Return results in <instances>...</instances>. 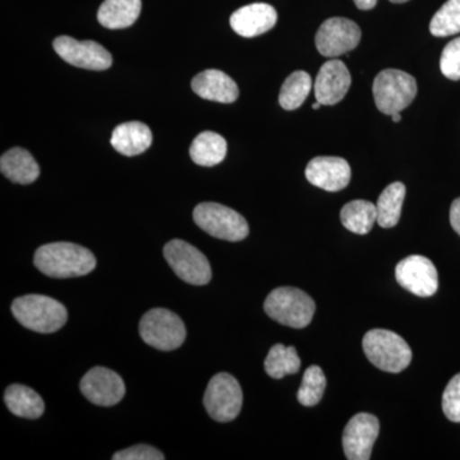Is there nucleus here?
Masks as SVG:
<instances>
[{
	"instance_id": "5701e85b",
	"label": "nucleus",
	"mask_w": 460,
	"mask_h": 460,
	"mask_svg": "<svg viewBox=\"0 0 460 460\" xmlns=\"http://www.w3.org/2000/svg\"><path fill=\"white\" fill-rule=\"evenodd\" d=\"M226 138L215 132H202L193 140L190 147V159L199 166L220 164L226 156Z\"/></svg>"
},
{
	"instance_id": "393cba45",
	"label": "nucleus",
	"mask_w": 460,
	"mask_h": 460,
	"mask_svg": "<svg viewBox=\"0 0 460 460\" xmlns=\"http://www.w3.org/2000/svg\"><path fill=\"white\" fill-rule=\"evenodd\" d=\"M405 193L407 190L402 181H394L383 190L376 204L377 224L381 228H394L399 223Z\"/></svg>"
},
{
	"instance_id": "39448f33",
	"label": "nucleus",
	"mask_w": 460,
	"mask_h": 460,
	"mask_svg": "<svg viewBox=\"0 0 460 460\" xmlns=\"http://www.w3.org/2000/svg\"><path fill=\"white\" fill-rule=\"evenodd\" d=\"M417 95V83L407 72L385 69L374 81L375 104L381 113L393 115L410 107Z\"/></svg>"
},
{
	"instance_id": "c9c22d12",
	"label": "nucleus",
	"mask_w": 460,
	"mask_h": 460,
	"mask_svg": "<svg viewBox=\"0 0 460 460\" xmlns=\"http://www.w3.org/2000/svg\"><path fill=\"white\" fill-rule=\"evenodd\" d=\"M321 105L323 104H321V102H317L316 100V102H314V104L313 105V109H314V111H317V109H320Z\"/></svg>"
},
{
	"instance_id": "72a5a7b5",
	"label": "nucleus",
	"mask_w": 460,
	"mask_h": 460,
	"mask_svg": "<svg viewBox=\"0 0 460 460\" xmlns=\"http://www.w3.org/2000/svg\"><path fill=\"white\" fill-rule=\"evenodd\" d=\"M354 3L362 11H370V9L375 8V5L377 4V0H354Z\"/></svg>"
},
{
	"instance_id": "b1692460",
	"label": "nucleus",
	"mask_w": 460,
	"mask_h": 460,
	"mask_svg": "<svg viewBox=\"0 0 460 460\" xmlns=\"http://www.w3.org/2000/svg\"><path fill=\"white\" fill-rule=\"evenodd\" d=\"M341 220L344 228L356 234H367L377 223L376 205L366 199H354L343 206Z\"/></svg>"
},
{
	"instance_id": "20e7f679",
	"label": "nucleus",
	"mask_w": 460,
	"mask_h": 460,
	"mask_svg": "<svg viewBox=\"0 0 460 460\" xmlns=\"http://www.w3.org/2000/svg\"><path fill=\"white\" fill-rule=\"evenodd\" d=\"M263 308L269 317L281 325L304 329L313 321L316 305L304 290L281 287L272 290Z\"/></svg>"
},
{
	"instance_id": "bb28decb",
	"label": "nucleus",
	"mask_w": 460,
	"mask_h": 460,
	"mask_svg": "<svg viewBox=\"0 0 460 460\" xmlns=\"http://www.w3.org/2000/svg\"><path fill=\"white\" fill-rule=\"evenodd\" d=\"M313 89V78L304 71L293 72L281 86L279 102L286 111H296L304 104Z\"/></svg>"
},
{
	"instance_id": "aec40b11",
	"label": "nucleus",
	"mask_w": 460,
	"mask_h": 460,
	"mask_svg": "<svg viewBox=\"0 0 460 460\" xmlns=\"http://www.w3.org/2000/svg\"><path fill=\"white\" fill-rule=\"evenodd\" d=\"M0 171L9 181L17 184H31L40 175V168L25 148L14 147L0 159Z\"/></svg>"
},
{
	"instance_id": "cd10ccee",
	"label": "nucleus",
	"mask_w": 460,
	"mask_h": 460,
	"mask_svg": "<svg viewBox=\"0 0 460 460\" xmlns=\"http://www.w3.org/2000/svg\"><path fill=\"white\" fill-rule=\"evenodd\" d=\"M429 31L438 38H447L460 32V0H447L436 12L429 23Z\"/></svg>"
},
{
	"instance_id": "c756f323",
	"label": "nucleus",
	"mask_w": 460,
	"mask_h": 460,
	"mask_svg": "<svg viewBox=\"0 0 460 460\" xmlns=\"http://www.w3.org/2000/svg\"><path fill=\"white\" fill-rule=\"evenodd\" d=\"M440 69L445 77L452 81L460 80V38L450 41L441 54Z\"/></svg>"
},
{
	"instance_id": "f257e3e1",
	"label": "nucleus",
	"mask_w": 460,
	"mask_h": 460,
	"mask_svg": "<svg viewBox=\"0 0 460 460\" xmlns=\"http://www.w3.org/2000/svg\"><path fill=\"white\" fill-rule=\"evenodd\" d=\"M36 268L56 279L84 277L96 268V259L90 250L69 242L44 244L35 252Z\"/></svg>"
},
{
	"instance_id": "f704fd0d",
	"label": "nucleus",
	"mask_w": 460,
	"mask_h": 460,
	"mask_svg": "<svg viewBox=\"0 0 460 460\" xmlns=\"http://www.w3.org/2000/svg\"><path fill=\"white\" fill-rule=\"evenodd\" d=\"M393 122L399 123L402 120L401 113H395L392 115Z\"/></svg>"
},
{
	"instance_id": "4468645a",
	"label": "nucleus",
	"mask_w": 460,
	"mask_h": 460,
	"mask_svg": "<svg viewBox=\"0 0 460 460\" xmlns=\"http://www.w3.org/2000/svg\"><path fill=\"white\" fill-rule=\"evenodd\" d=\"M81 392L87 401L102 407H111L122 401L126 385L122 377L105 367H93L83 377Z\"/></svg>"
},
{
	"instance_id": "4be33fe9",
	"label": "nucleus",
	"mask_w": 460,
	"mask_h": 460,
	"mask_svg": "<svg viewBox=\"0 0 460 460\" xmlns=\"http://www.w3.org/2000/svg\"><path fill=\"white\" fill-rule=\"evenodd\" d=\"M8 410L22 419H40L45 411L44 401L31 387L13 384L4 393Z\"/></svg>"
},
{
	"instance_id": "6e6552de",
	"label": "nucleus",
	"mask_w": 460,
	"mask_h": 460,
	"mask_svg": "<svg viewBox=\"0 0 460 460\" xmlns=\"http://www.w3.org/2000/svg\"><path fill=\"white\" fill-rule=\"evenodd\" d=\"M243 393L235 377L226 372L215 375L208 383L204 405L211 419L217 422H230L241 413Z\"/></svg>"
},
{
	"instance_id": "412c9836",
	"label": "nucleus",
	"mask_w": 460,
	"mask_h": 460,
	"mask_svg": "<svg viewBox=\"0 0 460 460\" xmlns=\"http://www.w3.org/2000/svg\"><path fill=\"white\" fill-rule=\"evenodd\" d=\"M141 13V0H105L99 8L100 25L109 30L132 26Z\"/></svg>"
},
{
	"instance_id": "2eb2a0df",
	"label": "nucleus",
	"mask_w": 460,
	"mask_h": 460,
	"mask_svg": "<svg viewBox=\"0 0 460 460\" xmlns=\"http://www.w3.org/2000/svg\"><path fill=\"white\" fill-rule=\"evenodd\" d=\"M352 172L347 160L337 156H317L308 163L305 178L314 187L338 192L349 184Z\"/></svg>"
},
{
	"instance_id": "c85d7f7f",
	"label": "nucleus",
	"mask_w": 460,
	"mask_h": 460,
	"mask_svg": "<svg viewBox=\"0 0 460 460\" xmlns=\"http://www.w3.org/2000/svg\"><path fill=\"white\" fill-rule=\"evenodd\" d=\"M325 389V374L319 366H311L305 371L296 398L305 407H314V405L319 404L323 399Z\"/></svg>"
},
{
	"instance_id": "a211bd4d",
	"label": "nucleus",
	"mask_w": 460,
	"mask_h": 460,
	"mask_svg": "<svg viewBox=\"0 0 460 460\" xmlns=\"http://www.w3.org/2000/svg\"><path fill=\"white\" fill-rule=\"evenodd\" d=\"M192 90L199 98L222 104L234 102L239 96V89L234 80L217 69H208L195 75Z\"/></svg>"
},
{
	"instance_id": "9d476101",
	"label": "nucleus",
	"mask_w": 460,
	"mask_h": 460,
	"mask_svg": "<svg viewBox=\"0 0 460 460\" xmlns=\"http://www.w3.org/2000/svg\"><path fill=\"white\" fill-rule=\"evenodd\" d=\"M361 29L343 17L326 20L316 33V48L323 57L337 58L356 49L361 41Z\"/></svg>"
},
{
	"instance_id": "6ab92c4d",
	"label": "nucleus",
	"mask_w": 460,
	"mask_h": 460,
	"mask_svg": "<svg viewBox=\"0 0 460 460\" xmlns=\"http://www.w3.org/2000/svg\"><path fill=\"white\" fill-rule=\"evenodd\" d=\"M111 144L124 156H137L153 144V133L141 122L122 123L111 133Z\"/></svg>"
},
{
	"instance_id": "ddd939ff",
	"label": "nucleus",
	"mask_w": 460,
	"mask_h": 460,
	"mask_svg": "<svg viewBox=\"0 0 460 460\" xmlns=\"http://www.w3.org/2000/svg\"><path fill=\"white\" fill-rule=\"evenodd\" d=\"M380 432V422L370 413H358L345 426L343 449L349 460H368Z\"/></svg>"
},
{
	"instance_id": "f3484780",
	"label": "nucleus",
	"mask_w": 460,
	"mask_h": 460,
	"mask_svg": "<svg viewBox=\"0 0 460 460\" xmlns=\"http://www.w3.org/2000/svg\"><path fill=\"white\" fill-rule=\"evenodd\" d=\"M278 21L274 7L266 3H253L239 8L230 17V26L243 38H255L270 31Z\"/></svg>"
},
{
	"instance_id": "1a4fd4ad",
	"label": "nucleus",
	"mask_w": 460,
	"mask_h": 460,
	"mask_svg": "<svg viewBox=\"0 0 460 460\" xmlns=\"http://www.w3.org/2000/svg\"><path fill=\"white\" fill-rule=\"evenodd\" d=\"M166 262L180 279L192 286H205L210 283L213 272L204 253L192 244L172 239L164 247Z\"/></svg>"
},
{
	"instance_id": "f8f14e48",
	"label": "nucleus",
	"mask_w": 460,
	"mask_h": 460,
	"mask_svg": "<svg viewBox=\"0 0 460 460\" xmlns=\"http://www.w3.org/2000/svg\"><path fill=\"white\" fill-rule=\"evenodd\" d=\"M395 278L404 289L413 295L431 296L438 292V270L428 257L420 255L405 257L396 265Z\"/></svg>"
},
{
	"instance_id": "0eeeda50",
	"label": "nucleus",
	"mask_w": 460,
	"mask_h": 460,
	"mask_svg": "<svg viewBox=\"0 0 460 460\" xmlns=\"http://www.w3.org/2000/svg\"><path fill=\"white\" fill-rule=\"evenodd\" d=\"M140 334L145 343L163 352H169L184 343L187 332L178 314L165 308H154L142 317Z\"/></svg>"
},
{
	"instance_id": "dca6fc26",
	"label": "nucleus",
	"mask_w": 460,
	"mask_h": 460,
	"mask_svg": "<svg viewBox=\"0 0 460 460\" xmlns=\"http://www.w3.org/2000/svg\"><path fill=\"white\" fill-rule=\"evenodd\" d=\"M350 84L352 77L347 66L332 58L329 62L323 63L317 74L314 81V96L323 105L338 104L347 95Z\"/></svg>"
},
{
	"instance_id": "2f4dec72",
	"label": "nucleus",
	"mask_w": 460,
	"mask_h": 460,
	"mask_svg": "<svg viewBox=\"0 0 460 460\" xmlns=\"http://www.w3.org/2000/svg\"><path fill=\"white\" fill-rule=\"evenodd\" d=\"M114 460H163L164 456L150 445H135L114 454Z\"/></svg>"
},
{
	"instance_id": "e433bc0d",
	"label": "nucleus",
	"mask_w": 460,
	"mask_h": 460,
	"mask_svg": "<svg viewBox=\"0 0 460 460\" xmlns=\"http://www.w3.org/2000/svg\"><path fill=\"white\" fill-rule=\"evenodd\" d=\"M392 3H398V4H401V3L408 2V0H390Z\"/></svg>"
},
{
	"instance_id": "f03ea898",
	"label": "nucleus",
	"mask_w": 460,
	"mask_h": 460,
	"mask_svg": "<svg viewBox=\"0 0 460 460\" xmlns=\"http://www.w3.org/2000/svg\"><path fill=\"white\" fill-rule=\"evenodd\" d=\"M12 314L21 325L41 334L58 332L68 320L65 305L57 299L41 295H29L14 299Z\"/></svg>"
},
{
	"instance_id": "9b49d317",
	"label": "nucleus",
	"mask_w": 460,
	"mask_h": 460,
	"mask_svg": "<svg viewBox=\"0 0 460 460\" xmlns=\"http://www.w3.org/2000/svg\"><path fill=\"white\" fill-rule=\"evenodd\" d=\"M58 56L68 65L89 71H105L111 68L113 58L104 47L95 41H78L69 36H60L53 42Z\"/></svg>"
},
{
	"instance_id": "7ed1b4c3",
	"label": "nucleus",
	"mask_w": 460,
	"mask_h": 460,
	"mask_svg": "<svg viewBox=\"0 0 460 460\" xmlns=\"http://www.w3.org/2000/svg\"><path fill=\"white\" fill-rule=\"evenodd\" d=\"M362 345L368 361L390 374L404 371L411 361L410 345L401 335L389 330H370L363 338Z\"/></svg>"
},
{
	"instance_id": "7c9ffc66",
	"label": "nucleus",
	"mask_w": 460,
	"mask_h": 460,
	"mask_svg": "<svg viewBox=\"0 0 460 460\" xmlns=\"http://www.w3.org/2000/svg\"><path fill=\"white\" fill-rule=\"evenodd\" d=\"M443 411L447 420L460 423V374L456 375L445 389Z\"/></svg>"
},
{
	"instance_id": "423d86ee",
	"label": "nucleus",
	"mask_w": 460,
	"mask_h": 460,
	"mask_svg": "<svg viewBox=\"0 0 460 460\" xmlns=\"http://www.w3.org/2000/svg\"><path fill=\"white\" fill-rule=\"evenodd\" d=\"M193 220L211 237L223 241L239 242L250 233L246 219L226 206L204 202L193 210Z\"/></svg>"
},
{
	"instance_id": "473e14b6",
	"label": "nucleus",
	"mask_w": 460,
	"mask_h": 460,
	"mask_svg": "<svg viewBox=\"0 0 460 460\" xmlns=\"http://www.w3.org/2000/svg\"><path fill=\"white\" fill-rule=\"evenodd\" d=\"M450 224L460 235V198L454 199L452 208H450Z\"/></svg>"
},
{
	"instance_id": "a878e982",
	"label": "nucleus",
	"mask_w": 460,
	"mask_h": 460,
	"mask_svg": "<svg viewBox=\"0 0 460 460\" xmlns=\"http://www.w3.org/2000/svg\"><path fill=\"white\" fill-rule=\"evenodd\" d=\"M301 368V358L295 347L275 344L265 359V371L272 378H283L286 375L296 374Z\"/></svg>"
}]
</instances>
